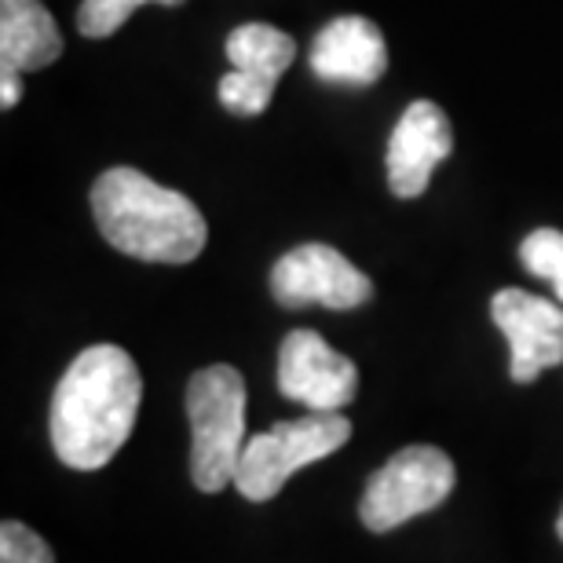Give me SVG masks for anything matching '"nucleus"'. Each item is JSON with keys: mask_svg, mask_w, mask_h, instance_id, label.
<instances>
[{"mask_svg": "<svg viewBox=\"0 0 563 563\" xmlns=\"http://www.w3.org/2000/svg\"><path fill=\"white\" fill-rule=\"evenodd\" d=\"M143 399L132 355L118 344H92L66 366L52 396V446L66 468L96 472L125 446Z\"/></svg>", "mask_w": 563, "mask_h": 563, "instance_id": "f257e3e1", "label": "nucleus"}, {"mask_svg": "<svg viewBox=\"0 0 563 563\" xmlns=\"http://www.w3.org/2000/svg\"><path fill=\"white\" fill-rule=\"evenodd\" d=\"M92 212L96 228L118 253L146 264H190L209 239L195 201L129 165L107 168L96 179Z\"/></svg>", "mask_w": 563, "mask_h": 563, "instance_id": "f03ea898", "label": "nucleus"}, {"mask_svg": "<svg viewBox=\"0 0 563 563\" xmlns=\"http://www.w3.org/2000/svg\"><path fill=\"white\" fill-rule=\"evenodd\" d=\"M187 418L195 432L190 476L206 494L234 483L245 450V380L234 366H206L187 385Z\"/></svg>", "mask_w": 563, "mask_h": 563, "instance_id": "7ed1b4c3", "label": "nucleus"}, {"mask_svg": "<svg viewBox=\"0 0 563 563\" xmlns=\"http://www.w3.org/2000/svg\"><path fill=\"white\" fill-rule=\"evenodd\" d=\"M347 435H352V421L344 413L311 410L297 421H278L267 432L245 439L234 487L245 501H272L292 472L336 454Z\"/></svg>", "mask_w": 563, "mask_h": 563, "instance_id": "20e7f679", "label": "nucleus"}, {"mask_svg": "<svg viewBox=\"0 0 563 563\" xmlns=\"http://www.w3.org/2000/svg\"><path fill=\"white\" fill-rule=\"evenodd\" d=\"M457 483V468L439 446H407L369 479L358 516L369 531H396L421 512L439 509Z\"/></svg>", "mask_w": 563, "mask_h": 563, "instance_id": "39448f33", "label": "nucleus"}, {"mask_svg": "<svg viewBox=\"0 0 563 563\" xmlns=\"http://www.w3.org/2000/svg\"><path fill=\"white\" fill-rule=\"evenodd\" d=\"M272 292L282 308L322 303L333 311H352L374 297V282L333 245L308 242L289 250L272 267Z\"/></svg>", "mask_w": 563, "mask_h": 563, "instance_id": "423d86ee", "label": "nucleus"}, {"mask_svg": "<svg viewBox=\"0 0 563 563\" xmlns=\"http://www.w3.org/2000/svg\"><path fill=\"white\" fill-rule=\"evenodd\" d=\"M278 391L308 410L341 413L358 391V369L314 330H292L278 347Z\"/></svg>", "mask_w": 563, "mask_h": 563, "instance_id": "0eeeda50", "label": "nucleus"}, {"mask_svg": "<svg viewBox=\"0 0 563 563\" xmlns=\"http://www.w3.org/2000/svg\"><path fill=\"white\" fill-rule=\"evenodd\" d=\"M490 319L509 341V374L516 385H531L542 369L563 363L560 303L523 289H498L490 300Z\"/></svg>", "mask_w": 563, "mask_h": 563, "instance_id": "6e6552de", "label": "nucleus"}, {"mask_svg": "<svg viewBox=\"0 0 563 563\" xmlns=\"http://www.w3.org/2000/svg\"><path fill=\"white\" fill-rule=\"evenodd\" d=\"M454 154V129L446 114L428 99L402 110L388 140V187L399 198H418L432 184V173L443 157Z\"/></svg>", "mask_w": 563, "mask_h": 563, "instance_id": "1a4fd4ad", "label": "nucleus"}, {"mask_svg": "<svg viewBox=\"0 0 563 563\" xmlns=\"http://www.w3.org/2000/svg\"><path fill=\"white\" fill-rule=\"evenodd\" d=\"M311 74L330 85H377L388 70V44L377 22L363 15H341L319 30L311 44Z\"/></svg>", "mask_w": 563, "mask_h": 563, "instance_id": "9d476101", "label": "nucleus"}, {"mask_svg": "<svg viewBox=\"0 0 563 563\" xmlns=\"http://www.w3.org/2000/svg\"><path fill=\"white\" fill-rule=\"evenodd\" d=\"M59 55V26L41 0H0V70H44Z\"/></svg>", "mask_w": 563, "mask_h": 563, "instance_id": "9b49d317", "label": "nucleus"}, {"mask_svg": "<svg viewBox=\"0 0 563 563\" xmlns=\"http://www.w3.org/2000/svg\"><path fill=\"white\" fill-rule=\"evenodd\" d=\"M228 59L234 70L278 85L286 66L297 59V41L289 33H282L278 26H267V22H245V26L231 30Z\"/></svg>", "mask_w": 563, "mask_h": 563, "instance_id": "f8f14e48", "label": "nucleus"}, {"mask_svg": "<svg viewBox=\"0 0 563 563\" xmlns=\"http://www.w3.org/2000/svg\"><path fill=\"white\" fill-rule=\"evenodd\" d=\"M520 261L531 275L553 282L556 300L563 303V231L556 228H538L523 239Z\"/></svg>", "mask_w": 563, "mask_h": 563, "instance_id": "ddd939ff", "label": "nucleus"}, {"mask_svg": "<svg viewBox=\"0 0 563 563\" xmlns=\"http://www.w3.org/2000/svg\"><path fill=\"white\" fill-rule=\"evenodd\" d=\"M143 4L176 8V4H184V0H85L81 11H77V30H81L85 37H110V33H118L125 26V19Z\"/></svg>", "mask_w": 563, "mask_h": 563, "instance_id": "4468645a", "label": "nucleus"}, {"mask_svg": "<svg viewBox=\"0 0 563 563\" xmlns=\"http://www.w3.org/2000/svg\"><path fill=\"white\" fill-rule=\"evenodd\" d=\"M272 96H275V85L261 81V77H253V74L231 70L228 77H220V103L242 118L264 114L267 103H272Z\"/></svg>", "mask_w": 563, "mask_h": 563, "instance_id": "2eb2a0df", "label": "nucleus"}, {"mask_svg": "<svg viewBox=\"0 0 563 563\" xmlns=\"http://www.w3.org/2000/svg\"><path fill=\"white\" fill-rule=\"evenodd\" d=\"M0 563H55V560L41 534H33L30 527L8 520L0 527Z\"/></svg>", "mask_w": 563, "mask_h": 563, "instance_id": "dca6fc26", "label": "nucleus"}, {"mask_svg": "<svg viewBox=\"0 0 563 563\" xmlns=\"http://www.w3.org/2000/svg\"><path fill=\"white\" fill-rule=\"evenodd\" d=\"M19 99H22L19 74H15V70H0V103H4V107H15Z\"/></svg>", "mask_w": 563, "mask_h": 563, "instance_id": "f3484780", "label": "nucleus"}, {"mask_svg": "<svg viewBox=\"0 0 563 563\" xmlns=\"http://www.w3.org/2000/svg\"><path fill=\"white\" fill-rule=\"evenodd\" d=\"M556 534H560V542H563V512H560V520H556Z\"/></svg>", "mask_w": 563, "mask_h": 563, "instance_id": "a211bd4d", "label": "nucleus"}]
</instances>
